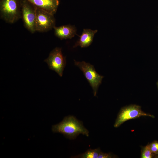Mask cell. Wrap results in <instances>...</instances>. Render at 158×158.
Here are the masks:
<instances>
[{"label": "cell", "instance_id": "1", "mask_svg": "<svg viewBox=\"0 0 158 158\" xmlns=\"http://www.w3.org/2000/svg\"><path fill=\"white\" fill-rule=\"evenodd\" d=\"M51 130L54 133H61L70 140L75 139L80 134L89 135V131L83 122L72 116L65 117L59 123L52 126Z\"/></svg>", "mask_w": 158, "mask_h": 158}, {"label": "cell", "instance_id": "2", "mask_svg": "<svg viewBox=\"0 0 158 158\" xmlns=\"http://www.w3.org/2000/svg\"><path fill=\"white\" fill-rule=\"evenodd\" d=\"M21 0H0L1 18L7 23H13L21 18Z\"/></svg>", "mask_w": 158, "mask_h": 158}, {"label": "cell", "instance_id": "3", "mask_svg": "<svg viewBox=\"0 0 158 158\" xmlns=\"http://www.w3.org/2000/svg\"><path fill=\"white\" fill-rule=\"evenodd\" d=\"M74 61L75 65L83 72L92 88L94 96H96L103 76L98 74L94 66L90 63L84 61H77L75 60Z\"/></svg>", "mask_w": 158, "mask_h": 158}, {"label": "cell", "instance_id": "4", "mask_svg": "<svg viewBox=\"0 0 158 158\" xmlns=\"http://www.w3.org/2000/svg\"><path fill=\"white\" fill-rule=\"evenodd\" d=\"M142 116H148L154 118V116L143 111L140 106L131 105L122 108L119 113L114 124L117 128L125 121Z\"/></svg>", "mask_w": 158, "mask_h": 158}, {"label": "cell", "instance_id": "5", "mask_svg": "<svg viewBox=\"0 0 158 158\" xmlns=\"http://www.w3.org/2000/svg\"><path fill=\"white\" fill-rule=\"evenodd\" d=\"M21 18L25 27L30 32H36V7L27 0H21Z\"/></svg>", "mask_w": 158, "mask_h": 158}, {"label": "cell", "instance_id": "6", "mask_svg": "<svg viewBox=\"0 0 158 158\" xmlns=\"http://www.w3.org/2000/svg\"><path fill=\"white\" fill-rule=\"evenodd\" d=\"M49 68L62 77L66 65V58L62 54L61 48L56 47L51 51L48 57L44 60Z\"/></svg>", "mask_w": 158, "mask_h": 158}, {"label": "cell", "instance_id": "7", "mask_svg": "<svg viewBox=\"0 0 158 158\" xmlns=\"http://www.w3.org/2000/svg\"><path fill=\"white\" fill-rule=\"evenodd\" d=\"M54 15L45 11L36 8V31L46 32L54 28L55 26L56 23Z\"/></svg>", "mask_w": 158, "mask_h": 158}, {"label": "cell", "instance_id": "8", "mask_svg": "<svg viewBox=\"0 0 158 158\" xmlns=\"http://www.w3.org/2000/svg\"><path fill=\"white\" fill-rule=\"evenodd\" d=\"M37 8L52 15L55 14L59 4V0H27Z\"/></svg>", "mask_w": 158, "mask_h": 158}, {"label": "cell", "instance_id": "9", "mask_svg": "<svg viewBox=\"0 0 158 158\" xmlns=\"http://www.w3.org/2000/svg\"><path fill=\"white\" fill-rule=\"evenodd\" d=\"M54 29L55 35L61 40L71 39L76 35L77 29L74 25L55 26Z\"/></svg>", "mask_w": 158, "mask_h": 158}, {"label": "cell", "instance_id": "10", "mask_svg": "<svg viewBox=\"0 0 158 158\" xmlns=\"http://www.w3.org/2000/svg\"><path fill=\"white\" fill-rule=\"evenodd\" d=\"M97 30H93L91 29H83L80 39L73 46L76 47L79 46L82 48L87 47L92 43L95 34L97 32Z\"/></svg>", "mask_w": 158, "mask_h": 158}, {"label": "cell", "instance_id": "11", "mask_svg": "<svg viewBox=\"0 0 158 158\" xmlns=\"http://www.w3.org/2000/svg\"><path fill=\"white\" fill-rule=\"evenodd\" d=\"M99 148L96 149H90L84 153L71 157L79 158H98L101 152Z\"/></svg>", "mask_w": 158, "mask_h": 158}, {"label": "cell", "instance_id": "12", "mask_svg": "<svg viewBox=\"0 0 158 158\" xmlns=\"http://www.w3.org/2000/svg\"><path fill=\"white\" fill-rule=\"evenodd\" d=\"M156 154L152 153L148 145L144 147L142 150L141 157L142 158H152L155 157Z\"/></svg>", "mask_w": 158, "mask_h": 158}, {"label": "cell", "instance_id": "13", "mask_svg": "<svg viewBox=\"0 0 158 158\" xmlns=\"http://www.w3.org/2000/svg\"><path fill=\"white\" fill-rule=\"evenodd\" d=\"M148 145L151 152L157 155L158 154V142L154 141Z\"/></svg>", "mask_w": 158, "mask_h": 158}, {"label": "cell", "instance_id": "14", "mask_svg": "<svg viewBox=\"0 0 158 158\" xmlns=\"http://www.w3.org/2000/svg\"><path fill=\"white\" fill-rule=\"evenodd\" d=\"M114 155L111 153H105L100 152L98 158H114Z\"/></svg>", "mask_w": 158, "mask_h": 158}, {"label": "cell", "instance_id": "15", "mask_svg": "<svg viewBox=\"0 0 158 158\" xmlns=\"http://www.w3.org/2000/svg\"><path fill=\"white\" fill-rule=\"evenodd\" d=\"M155 157L158 158V154L156 155Z\"/></svg>", "mask_w": 158, "mask_h": 158}, {"label": "cell", "instance_id": "16", "mask_svg": "<svg viewBox=\"0 0 158 158\" xmlns=\"http://www.w3.org/2000/svg\"><path fill=\"white\" fill-rule=\"evenodd\" d=\"M157 87H158V81L157 82Z\"/></svg>", "mask_w": 158, "mask_h": 158}]
</instances>
